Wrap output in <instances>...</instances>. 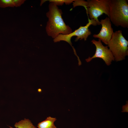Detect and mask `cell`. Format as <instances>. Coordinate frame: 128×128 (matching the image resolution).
Returning a JSON list of instances; mask_svg holds the SVG:
<instances>
[{
    "mask_svg": "<svg viewBox=\"0 0 128 128\" xmlns=\"http://www.w3.org/2000/svg\"><path fill=\"white\" fill-rule=\"evenodd\" d=\"M128 41L120 30L114 32L107 46L116 61L124 60L128 55Z\"/></svg>",
    "mask_w": 128,
    "mask_h": 128,
    "instance_id": "obj_4",
    "label": "cell"
},
{
    "mask_svg": "<svg viewBox=\"0 0 128 128\" xmlns=\"http://www.w3.org/2000/svg\"><path fill=\"white\" fill-rule=\"evenodd\" d=\"M110 20L115 26L128 27V3L126 0H109Z\"/></svg>",
    "mask_w": 128,
    "mask_h": 128,
    "instance_id": "obj_3",
    "label": "cell"
},
{
    "mask_svg": "<svg viewBox=\"0 0 128 128\" xmlns=\"http://www.w3.org/2000/svg\"><path fill=\"white\" fill-rule=\"evenodd\" d=\"M91 25L94 26L98 25L97 22L93 19L88 18V22L86 25L80 26L77 29L69 34L66 35L59 34L53 39L54 42H56L61 41H64L68 43L72 47L74 54L77 57L75 50L72 46L71 41V38L73 36H76V37L75 41H77L79 40L84 39V41L87 40L89 36L91 34V32L89 29V27Z\"/></svg>",
    "mask_w": 128,
    "mask_h": 128,
    "instance_id": "obj_5",
    "label": "cell"
},
{
    "mask_svg": "<svg viewBox=\"0 0 128 128\" xmlns=\"http://www.w3.org/2000/svg\"><path fill=\"white\" fill-rule=\"evenodd\" d=\"M14 6L13 0H0V7L5 8L8 7H13Z\"/></svg>",
    "mask_w": 128,
    "mask_h": 128,
    "instance_id": "obj_11",
    "label": "cell"
},
{
    "mask_svg": "<svg viewBox=\"0 0 128 128\" xmlns=\"http://www.w3.org/2000/svg\"><path fill=\"white\" fill-rule=\"evenodd\" d=\"M50 2H53L57 6L62 5L64 3L66 5H69L73 2L74 0H48Z\"/></svg>",
    "mask_w": 128,
    "mask_h": 128,
    "instance_id": "obj_10",
    "label": "cell"
},
{
    "mask_svg": "<svg viewBox=\"0 0 128 128\" xmlns=\"http://www.w3.org/2000/svg\"><path fill=\"white\" fill-rule=\"evenodd\" d=\"M56 120L55 118L48 117L45 120L39 123L37 127L38 128H57L54 124Z\"/></svg>",
    "mask_w": 128,
    "mask_h": 128,
    "instance_id": "obj_8",
    "label": "cell"
},
{
    "mask_svg": "<svg viewBox=\"0 0 128 128\" xmlns=\"http://www.w3.org/2000/svg\"><path fill=\"white\" fill-rule=\"evenodd\" d=\"M49 11L46 15L48 20L46 27L48 35L54 39L59 35H66L72 32L71 28L66 25L62 17V12L54 3L50 2Z\"/></svg>",
    "mask_w": 128,
    "mask_h": 128,
    "instance_id": "obj_1",
    "label": "cell"
},
{
    "mask_svg": "<svg viewBox=\"0 0 128 128\" xmlns=\"http://www.w3.org/2000/svg\"><path fill=\"white\" fill-rule=\"evenodd\" d=\"M102 27L100 32L93 35V37L98 38L106 45H108L114 33L111 22L108 17L101 19L100 21Z\"/></svg>",
    "mask_w": 128,
    "mask_h": 128,
    "instance_id": "obj_7",
    "label": "cell"
},
{
    "mask_svg": "<svg viewBox=\"0 0 128 128\" xmlns=\"http://www.w3.org/2000/svg\"><path fill=\"white\" fill-rule=\"evenodd\" d=\"M123 112H128V104H127L123 106Z\"/></svg>",
    "mask_w": 128,
    "mask_h": 128,
    "instance_id": "obj_13",
    "label": "cell"
},
{
    "mask_svg": "<svg viewBox=\"0 0 128 128\" xmlns=\"http://www.w3.org/2000/svg\"><path fill=\"white\" fill-rule=\"evenodd\" d=\"M9 127L10 128H13V127L10 126H9Z\"/></svg>",
    "mask_w": 128,
    "mask_h": 128,
    "instance_id": "obj_14",
    "label": "cell"
},
{
    "mask_svg": "<svg viewBox=\"0 0 128 128\" xmlns=\"http://www.w3.org/2000/svg\"><path fill=\"white\" fill-rule=\"evenodd\" d=\"M73 7L82 6L85 8L88 18L96 21L98 25L101 24L98 18L105 14L109 16V0H74L73 2Z\"/></svg>",
    "mask_w": 128,
    "mask_h": 128,
    "instance_id": "obj_2",
    "label": "cell"
},
{
    "mask_svg": "<svg viewBox=\"0 0 128 128\" xmlns=\"http://www.w3.org/2000/svg\"><path fill=\"white\" fill-rule=\"evenodd\" d=\"M96 47L95 53L91 57H89L86 59L87 62L91 61L92 59L96 58L102 59L107 66H109L113 61L115 60L114 57L111 51L109 49L107 46H103L101 41L99 39L97 41L93 39L91 41Z\"/></svg>",
    "mask_w": 128,
    "mask_h": 128,
    "instance_id": "obj_6",
    "label": "cell"
},
{
    "mask_svg": "<svg viewBox=\"0 0 128 128\" xmlns=\"http://www.w3.org/2000/svg\"><path fill=\"white\" fill-rule=\"evenodd\" d=\"M14 126L16 128H37L29 119L26 118L16 123Z\"/></svg>",
    "mask_w": 128,
    "mask_h": 128,
    "instance_id": "obj_9",
    "label": "cell"
},
{
    "mask_svg": "<svg viewBox=\"0 0 128 128\" xmlns=\"http://www.w3.org/2000/svg\"><path fill=\"white\" fill-rule=\"evenodd\" d=\"M14 6L16 7L20 6L24 3V0H13Z\"/></svg>",
    "mask_w": 128,
    "mask_h": 128,
    "instance_id": "obj_12",
    "label": "cell"
}]
</instances>
